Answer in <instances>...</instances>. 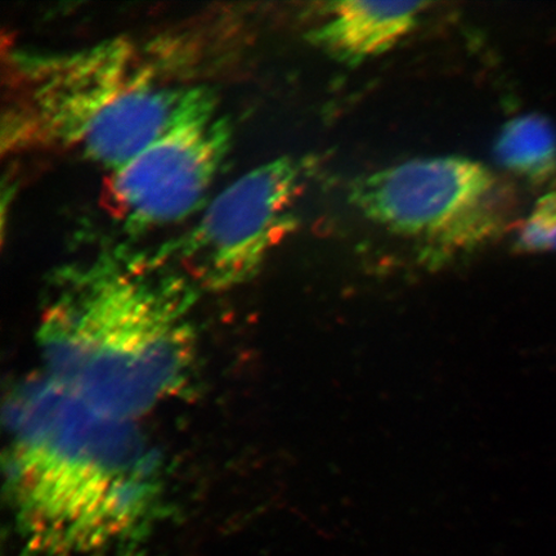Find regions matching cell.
<instances>
[{
	"label": "cell",
	"instance_id": "1",
	"mask_svg": "<svg viewBox=\"0 0 556 556\" xmlns=\"http://www.w3.org/2000/svg\"><path fill=\"white\" fill-rule=\"evenodd\" d=\"M7 489L35 556H99L134 542L163 502V464L136 420L88 405L50 378L13 395Z\"/></svg>",
	"mask_w": 556,
	"mask_h": 556
},
{
	"label": "cell",
	"instance_id": "2",
	"mask_svg": "<svg viewBox=\"0 0 556 556\" xmlns=\"http://www.w3.org/2000/svg\"><path fill=\"white\" fill-rule=\"evenodd\" d=\"M198 290L163 249L62 268L38 329L46 377L103 413L148 414L191 377Z\"/></svg>",
	"mask_w": 556,
	"mask_h": 556
},
{
	"label": "cell",
	"instance_id": "3",
	"mask_svg": "<svg viewBox=\"0 0 556 556\" xmlns=\"http://www.w3.org/2000/svg\"><path fill=\"white\" fill-rule=\"evenodd\" d=\"M156 45L114 38L73 51L12 50L3 148L74 151L113 172L217 108L213 90L177 73Z\"/></svg>",
	"mask_w": 556,
	"mask_h": 556
},
{
	"label": "cell",
	"instance_id": "4",
	"mask_svg": "<svg viewBox=\"0 0 556 556\" xmlns=\"http://www.w3.org/2000/svg\"><path fill=\"white\" fill-rule=\"evenodd\" d=\"M299 173L293 159L280 157L243 174L164 252L198 288L229 289L249 280L295 226Z\"/></svg>",
	"mask_w": 556,
	"mask_h": 556
},
{
	"label": "cell",
	"instance_id": "5",
	"mask_svg": "<svg viewBox=\"0 0 556 556\" xmlns=\"http://www.w3.org/2000/svg\"><path fill=\"white\" fill-rule=\"evenodd\" d=\"M496 192V179L482 164L435 157L359 179L351 199L393 232L463 247L490 238L498 228Z\"/></svg>",
	"mask_w": 556,
	"mask_h": 556
},
{
	"label": "cell",
	"instance_id": "6",
	"mask_svg": "<svg viewBox=\"0 0 556 556\" xmlns=\"http://www.w3.org/2000/svg\"><path fill=\"white\" fill-rule=\"evenodd\" d=\"M232 139L231 122L214 108L178 124L113 170L109 194L123 226L143 232L206 206Z\"/></svg>",
	"mask_w": 556,
	"mask_h": 556
},
{
	"label": "cell",
	"instance_id": "7",
	"mask_svg": "<svg viewBox=\"0 0 556 556\" xmlns=\"http://www.w3.org/2000/svg\"><path fill=\"white\" fill-rule=\"evenodd\" d=\"M429 3L346 0L328 5L330 20L311 35L333 59L348 65L391 50L406 37Z\"/></svg>",
	"mask_w": 556,
	"mask_h": 556
},
{
	"label": "cell",
	"instance_id": "8",
	"mask_svg": "<svg viewBox=\"0 0 556 556\" xmlns=\"http://www.w3.org/2000/svg\"><path fill=\"white\" fill-rule=\"evenodd\" d=\"M495 154L506 169L533 182H546L556 174V131L546 117L532 114L507 123Z\"/></svg>",
	"mask_w": 556,
	"mask_h": 556
},
{
	"label": "cell",
	"instance_id": "9",
	"mask_svg": "<svg viewBox=\"0 0 556 556\" xmlns=\"http://www.w3.org/2000/svg\"><path fill=\"white\" fill-rule=\"evenodd\" d=\"M517 247L527 253L556 250V191L539 200L520 229Z\"/></svg>",
	"mask_w": 556,
	"mask_h": 556
}]
</instances>
